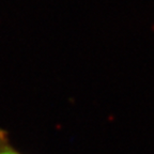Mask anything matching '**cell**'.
<instances>
[{"label": "cell", "mask_w": 154, "mask_h": 154, "mask_svg": "<svg viewBox=\"0 0 154 154\" xmlns=\"http://www.w3.org/2000/svg\"><path fill=\"white\" fill-rule=\"evenodd\" d=\"M0 154H23L13 146L9 134L0 128Z\"/></svg>", "instance_id": "1"}]
</instances>
